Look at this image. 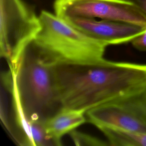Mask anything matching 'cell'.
<instances>
[{"mask_svg":"<svg viewBox=\"0 0 146 146\" xmlns=\"http://www.w3.org/2000/svg\"><path fill=\"white\" fill-rule=\"evenodd\" d=\"M62 108L88 110L146 88V64L101 60L52 66Z\"/></svg>","mask_w":146,"mask_h":146,"instance_id":"6da1fadb","label":"cell"},{"mask_svg":"<svg viewBox=\"0 0 146 146\" xmlns=\"http://www.w3.org/2000/svg\"><path fill=\"white\" fill-rule=\"evenodd\" d=\"M2 79L5 87L16 96L29 123L44 122L62 108L52 66L42 60L32 42L16 68H9Z\"/></svg>","mask_w":146,"mask_h":146,"instance_id":"7a4b0ae2","label":"cell"},{"mask_svg":"<svg viewBox=\"0 0 146 146\" xmlns=\"http://www.w3.org/2000/svg\"><path fill=\"white\" fill-rule=\"evenodd\" d=\"M39 17L41 29L32 43L46 64H79L104 59L107 44L88 36L55 14L42 10Z\"/></svg>","mask_w":146,"mask_h":146,"instance_id":"3957f363","label":"cell"},{"mask_svg":"<svg viewBox=\"0 0 146 146\" xmlns=\"http://www.w3.org/2000/svg\"><path fill=\"white\" fill-rule=\"evenodd\" d=\"M41 29L33 7L22 0H0V55L15 69L26 48Z\"/></svg>","mask_w":146,"mask_h":146,"instance_id":"277c9868","label":"cell"},{"mask_svg":"<svg viewBox=\"0 0 146 146\" xmlns=\"http://www.w3.org/2000/svg\"><path fill=\"white\" fill-rule=\"evenodd\" d=\"M54 9L55 14L62 18H99L146 27V16L126 0H55Z\"/></svg>","mask_w":146,"mask_h":146,"instance_id":"5b68a950","label":"cell"},{"mask_svg":"<svg viewBox=\"0 0 146 146\" xmlns=\"http://www.w3.org/2000/svg\"><path fill=\"white\" fill-rule=\"evenodd\" d=\"M88 36L108 46L131 42L145 27L120 21L85 17L63 18Z\"/></svg>","mask_w":146,"mask_h":146,"instance_id":"8992f818","label":"cell"},{"mask_svg":"<svg viewBox=\"0 0 146 146\" xmlns=\"http://www.w3.org/2000/svg\"><path fill=\"white\" fill-rule=\"evenodd\" d=\"M86 112L74 109L61 108L44 121L49 136L62 145V137L87 121Z\"/></svg>","mask_w":146,"mask_h":146,"instance_id":"52a82bcc","label":"cell"},{"mask_svg":"<svg viewBox=\"0 0 146 146\" xmlns=\"http://www.w3.org/2000/svg\"><path fill=\"white\" fill-rule=\"evenodd\" d=\"M98 128L106 136L110 145L146 146V133L107 126Z\"/></svg>","mask_w":146,"mask_h":146,"instance_id":"ba28073f","label":"cell"},{"mask_svg":"<svg viewBox=\"0 0 146 146\" xmlns=\"http://www.w3.org/2000/svg\"><path fill=\"white\" fill-rule=\"evenodd\" d=\"M30 123L33 146H58L57 143L47 132L44 122L31 121Z\"/></svg>","mask_w":146,"mask_h":146,"instance_id":"9c48e42d","label":"cell"},{"mask_svg":"<svg viewBox=\"0 0 146 146\" xmlns=\"http://www.w3.org/2000/svg\"><path fill=\"white\" fill-rule=\"evenodd\" d=\"M69 135L76 145H90V146H102L109 145L104 141L92 136L89 134L74 129L69 133Z\"/></svg>","mask_w":146,"mask_h":146,"instance_id":"30bf717a","label":"cell"},{"mask_svg":"<svg viewBox=\"0 0 146 146\" xmlns=\"http://www.w3.org/2000/svg\"><path fill=\"white\" fill-rule=\"evenodd\" d=\"M131 43L136 49L146 51V27L140 34L131 41Z\"/></svg>","mask_w":146,"mask_h":146,"instance_id":"8fae6325","label":"cell"},{"mask_svg":"<svg viewBox=\"0 0 146 146\" xmlns=\"http://www.w3.org/2000/svg\"><path fill=\"white\" fill-rule=\"evenodd\" d=\"M135 5L146 16V0H126Z\"/></svg>","mask_w":146,"mask_h":146,"instance_id":"7c38bea8","label":"cell"}]
</instances>
